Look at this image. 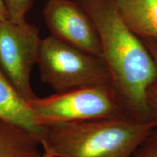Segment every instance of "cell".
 I'll return each instance as SVG.
<instances>
[{"mask_svg":"<svg viewBox=\"0 0 157 157\" xmlns=\"http://www.w3.org/2000/svg\"><path fill=\"white\" fill-rule=\"evenodd\" d=\"M93 20L102 58L125 113L153 119L147 106L149 87L157 77L153 57L140 37L125 24L113 0H75Z\"/></svg>","mask_w":157,"mask_h":157,"instance_id":"obj_1","label":"cell"},{"mask_svg":"<svg viewBox=\"0 0 157 157\" xmlns=\"http://www.w3.org/2000/svg\"><path fill=\"white\" fill-rule=\"evenodd\" d=\"M157 127L154 119L125 112L110 117L41 127L42 142L55 157H133Z\"/></svg>","mask_w":157,"mask_h":157,"instance_id":"obj_2","label":"cell"},{"mask_svg":"<svg viewBox=\"0 0 157 157\" xmlns=\"http://www.w3.org/2000/svg\"><path fill=\"white\" fill-rule=\"evenodd\" d=\"M37 66L42 82L56 93L111 84L103 58L50 35L42 39Z\"/></svg>","mask_w":157,"mask_h":157,"instance_id":"obj_3","label":"cell"},{"mask_svg":"<svg viewBox=\"0 0 157 157\" xmlns=\"http://www.w3.org/2000/svg\"><path fill=\"white\" fill-rule=\"evenodd\" d=\"M39 127L110 117L124 112L111 84L71 90L28 103Z\"/></svg>","mask_w":157,"mask_h":157,"instance_id":"obj_4","label":"cell"},{"mask_svg":"<svg viewBox=\"0 0 157 157\" xmlns=\"http://www.w3.org/2000/svg\"><path fill=\"white\" fill-rule=\"evenodd\" d=\"M42 39L36 25L0 21V66L18 95L28 103L36 97L31 74L37 65Z\"/></svg>","mask_w":157,"mask_h":157,"instance_id":"obj_5","label":"cell"},{"mask_svg":"<svg viewBox=\"0 0 157 157\" xmlns=\"http://www.w3.org/2000/svg\"><path fill=\"white\" fill-rule=\"evenodd\" d=\"M42 14L50 36L102 58L101 41L95 25L77 2L48 0Z\"/></svg>","mask_w":157,"mask_h":157,"instance_id":"obj_6","label":"cell"},{"mask_svg":"<svg viewBox=\"0 0 157 157\" xmlns=\"http://www.w3.org/2000/svg\"><path fill=\"white\" fill-rule=\"evenodd\" d=\"M127 27L140 39H157V0H113Z\"/></svg>","mask_w":157,"mask_h":157,"instance_id":"obj_7","label":"cell"},{"mask_svg":"<svg viewBox=\"0 0 157 157\" xmlns=\"http://www.w3.org/2000/svg\"><path fill=\"white\" fill-rule=\"evenodd\" d=\"M40 132L0 120V157H42Z\"/></svg>","mask_w":157,"mask_h":157,"instance_id":"obj_8","label":"cell"},{"mask_svg":"<svg viewBox=\"0 0 157 157\" xmlns=\"http://www.w3.org/2000/svg\"><path fill=\"white\" fill-rule=\"evenodd\" d=\"M0 120L40 132L32 111L18 95L0 66Z\"/></svg>","mask_w":157,"mask_h":157,"instance_id":"obj_9","label":"cell"},{"mask_svg":"<svg viewBox=\"0 0 157 157\" xmlns=\"http://www.w3.org/2000/svg\"><path fill=\"white\" fill-rule=\"evenodd\" d=\"M141 39L152 56L157 70V39L152 38ZM146 101L151 117L157 121V77L147 92Z\"/></svg>","mask_w":157,"mask_h":157,"instance_id":"obj_10","label":"cell"},{"mask_svg":"<svg viewBox=\"0 0 157 157\" xmlns=\"http://www.w3.org/2000/svg\"><path fill=\"white\" fill-rule=\"evenodd\" d=\"M9 21L13 23L25 21V15L33 6L34 0H4Z\"/></svg>","mask_w":157,"mask_h":157,"instance_id":"obj_11","label":"cell"},{"mask_svg":"<svg viewBox=\"0 0 157 157\" xmlns=\"http://www.w3.org/2000/svg\"><path fill=\"white\" fill-rule=\"evenodd\" d=\"M133 157H157V127L137 149Z\"/></svg>","mask_w":157,"mask_h":157,"instance_id":"obj_12","label":"cell"},{"mask_svg":"<svg viewBox=\"0 0 157 157\" xmlns=\"http://www.w3.org/2000/svg\"><path fill=\"white\" fill-rule=\"evenodd\" d=\"M5 20H9L8 13L4 0H0V21H5Z\"/></svg>","mask_w":157,"mask_h":157,"instance_id":"obj_13","label":"cell"},{"mask_svg":"<svg viewBox=\"0 0 157 157\" xmlns=\"http://www.w3.org/2000/svg\"><path fill=\"white\" fill-rule=\"evenodd\" d=\"M42 146L43 149V154L42 157H55L56 154L49 147L48 145L45 144L44 143L42 142Z\"/></svg>","mask_w":157,"mask_h":157,"instance_id":"obj_14","label":"cell"}]
</instances>
